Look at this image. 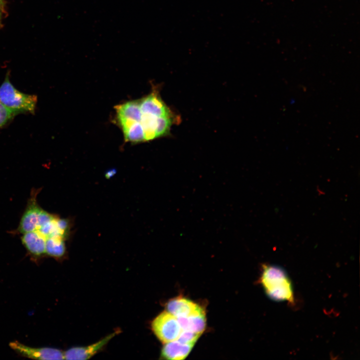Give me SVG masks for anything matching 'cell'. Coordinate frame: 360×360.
Returning a JSON list of instances; mask_svg holds the SVG:
<instances>
[{
	"instance_id": "11",
	"label": "cell",
	"mask_w": 360,
	"mask_h": 360,
	"mask_svg": "<svg viewBox=\"0 0 360 360\" xmlns=\"http://www.w3.org/2000/svg\"><path fill=\"white\" fill-rule=\"evenodd\" d=\"M117 118H124L134 122H140L142 112L140 108V100L127 102L116 106Z\"/></svg>"
},
{
	"instance_id": "10",
	"label": "cell",
	"mask_w": 360,
	"mask_h": 360,
	"mask_svg": "<svg viewBox=\"0 0 360 360\" xmlns=\"http://www.w3.org/2000/svg\"><path fill=\"white\" fill-rule=\"evenodd\" d=\"M164 344L162 350L161 356L164 359L170 360L184 359L194 345L183 343L178 340Z\"/></svg>"
},
{
	"instance_id": "12",
	"label": "cell",
	"mask_w": 360,
	"mask_h": 360,
	"mask_svg": "<svg viewBox=\"0 0 360 360\" xmlns=\"http://www.w3.org/2000/svg\"><path fill=\"white\" fill-rule=\"evenodd\" d=\"M176 318L182 330L189 331L201 334L206 328L205 314Z\"/></svg>"
},
{
	"instance_id": "3",
	"label": "cell",
	"mask_w": 360,
	"mask_h": 360,
	"mask_svg": "<svg viewBox=\"0 0 360 360\" xmlns=\"http://www.w3.org/2000/svg\"><path fill=\"white\" fill-rule=\"evenodd\" d=\"M38 190L34 189L31 192L18 227L17 232L20 234L38 230L55 216L44 210L38 204L36 197Z\"/></svg>"
},
{
	"instance_id": "2",
	"label": "cell",
	"mask_w": 360,
	"mask_h": 360,
	"mask_svg": "<svg viewBox=\"0 0 360 360\" xmlns=\"http://www.w3.org/2000/svg\"><path fill=\"white\" fill-rule=\"evenodd\" d=\"M0 102L15 116L19 114H34L37 96L22 93L16 88L10 82L8 72L0 86Z\"/></svg>"
},
{
	"instance_id": "17",
	"label": "cell",
	"mask_w": 360,
	"mask_h": 360,
	"mask_svg": "<svg viewBox=\"0 0 360 360\" xmlns=\"http://www.w3.org/2000/svg\"><path fill=\"white\" fill-rule=\"evenodd\" d=\"M4 0H0V8L3 10L4 9Z\"/></svg>"
},
{
	"instance_id": "4",
	"label": "cell",
	"mask_w": 360,
	"mask_h": 360,
	"mask_svg": "<svg viewBox=\"0 0 360 360\" xmlns=\"http://www.w3.org/2000/svg\"><path fill=\"white\" fill-rule=\"evenodd\" d=\"M152 328L164 344L176 340L182 332L178 318L168 311L161 312L153 320Z\"/></svg>"
},
{
	"instance_id": "16",
	"label": "cell",
	"mask_w": 360,
	"mask_h": 360,
	"mask_svg": "<svg viewBox=\"0 0 360 360\" xmlns=\"http://www.w3.org/2000/svg\"><path fill=\"white\" fill-rule=\"evenodd\" d=\"M200 334L189 331L182 330L179 338V341L185 343L195 344Z\"/></svg>"
},
{
	"instance_id": "14",
	"label": "cell",
	"mask_w": 360,
	"mask_h": 360,
	"mask_svg": "<svg viewBox=\"0 0 360 360\" xmlns=\"http://www.w3.org/2000/svg\"><path fill=\"white\" fill-rule=\"evenodd\" d=\"M123 132L126 141L134 143L145 141L144 131L140 122H134Z\"/></svg>"
},
{
	"instance_id": "15",
	"label": "cell",
	"mask_w": 360,
	"mask_h": 360,
	"mask_svg": "<svg viewBox=\"0 0 360 360\" xmlns=\"http://www.w3.org/2000/svg\"><path fill=\"white\" fill-rule=\"evenodd\" d=\"M14 116L0 102V129L12 120Z\"/></svg>"
},
{
	"instance_id": "1",
	"label": "cell",
	"mask_w": 360,
	"mask_h": 360,
	"mask_svg": "<svg viewBox=\"0 0 360 360\" xmlns=\"http://www.w3.org/2000/svg\"><path fill=\"white\" fill-rule=\"evenodd\" d=\"M260 280L265 292L271 300L294 303L292 283L283 268L276 265H263Z\"/></svg>"
},
{
	"instance_id": "13",
	"label": "cell",
	"mask_w": 360,
	"mask_h": 360,
	"mask_svg": "<svg viewBox=\"0 0 360 360\" xmlns=\"http://www.w3.org/2000/svg\"><path fill=\"white\" fill-rule=\"evenodd\" d=\"M65 240L60 238H46V254L54 258L63 256L66 252Z\"/></svg>"
},
{
	"instance_id": "9",
	"label": "cell",
	"mask_w": 360,
	"mask_h": 360,
	"mask_svg": "<svg viewBox=\"0 0 360 360\" xmlns=\"http://www.w3.org/2000/svg\"><path fill=\"white\" fill-rule=\"evenodd\" d=\"M21 240L28 252L32 256L40 257L46 254V238L38 230L22 234Z\"/></svg>"
},
{
	"instance_id": "18",
	"label": "cell",
	"mask_w": 360,
	"mask_h": 360,
	"mask_svg": "<svg viewBox=\"0 0 360 360\" xmlns=\"http://www.w3.org/2000/svg\"><path fill=\"white\" fill-rule=\"evenodd\" d=\"M3 11H4V10H2V9L0 8V22H1V20H2V13Z\"/></svg>"
},
{
	"instance_id": "5",
	"label": "cell",
	"mask_w": 360,
	"mask_h": 360,
	"mask_svg": "<svg viewBox=\"0 0 360 360\" xmlns=\"http://www.w3.org/2000/svg\"><path fill=\"white\" fill-rule=\"evenodd\" d=\"M10 348L20 355L36 360H63L64 352L52 348H32L26 346L18 341L10 343Z\"/></svg>"
},
{
	"instance_id": "6",
	"label": "cell",
	"mask_w": 360,
	"mask_h": 360,
	"mask_svg": "<svg viewBox=\"0 0 360 360\" xmlns=\"http://www.w3.org/2000/svg\"><path fill=\"white\" fill-rule=\"evenodd\" d=\"M140 102L142 114L163 117L176 116L162 100L156 90L140 100Z\"/></svg>"
},
{
	"instance_id": "7",
	"label": "cell",
	"mask_w": 360,
	"mask_h": 360,
	"mask_svg": "<svg viewBox=\"0 0 360 360\" xmlns=\"http://www.w3.org/2000/svg\"><path fill=\"white\" fill-rule=\"evenodd\" d=\"M167 311L176 318L204 314V310L198 304L184 298H173L166 304Z\"/></svg>"
},
{
	"instance_id": "8",
	"label": "cell",
	"mask_w": 360,
	"mask_h": 360,
	"mask_svg": "<svg viewBox=\"0 0 360 360\" xmlns=\"http://www.w3.org/2000/svg\"><path fill=\"white\" fill-rule=\"evenodd\" d=\"M118 333L115 332L98 342L86 346L71 348L64 352L66 360H88L102 349Z\"/></svg>"
}]
</instances>
